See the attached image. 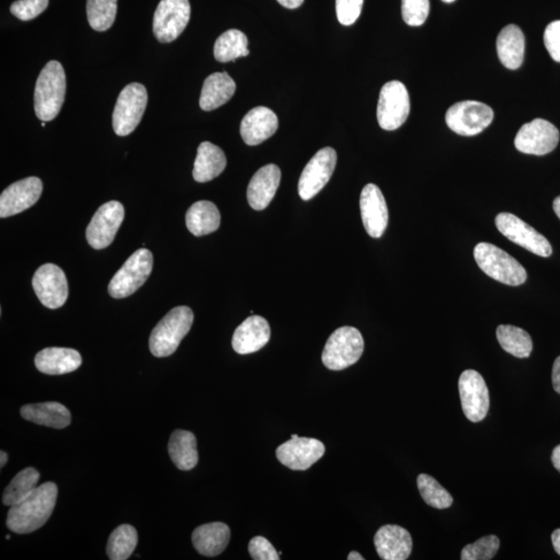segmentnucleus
<instances>
[{
	"label": "nucleus",
	"instance_id": "obj_49",
	"mask_svg": "<svg viewBox=\"0 0 560 560\" xmlns=\"http://www.w3.org/2000/svg\"><path fill=\"white\" fill-rule=\"evenodd\" d=\"M0 460H2V461H0V467H5L7 463V460H9V456H7L6 452L2 450V452H0Z\"/></svg>",
	"mask_w": 560,
	"mask_h": 560
},
{
	"label": "nucleus",
	"instance_id": "obj_3",
	"mask_svg": "<svg viewBox=\"0 0 560 560\" xmlns=\"http://www.w3.org/2000/svg\"><path fill=\"white\" fill-rule=\"evenodd\" d=\"M195 314L187 306H178L159 322L150 336V350L155 357H167L180 346L194 324Z\"/></svg>",
	"mask_w": 560,
	"mask_h": 560
},
{
	"label": "nucleus",
	"instance_id": "obj_50",
	"mask_svg": "<svg viewBox=\"0 0 560 560\" xmlns=\"http://www.w3.org/2000/svg\"><path fill=\"white\" fill-rule=\"evenodd\" d=\"M554 209L558 218L560 219V195L555 199Z\"/></svg>",
	"mask_w": 560,
	"mask_h": 560
},
{
	"label": "nucleus",
	"instance_id": "obj_48",
	"mask_svg": "<svg viewBox=\"0 0 560 560\" xmlns=\"http://www.w3.org/2000/svg\"><path fill=\"white\" fill-rule=\"evenodd\" d=\"M348 560H365V557L362 555H359L356 551H352L348 555Z\"/></svg>",
	"mask_w": 560,
	"mask_h": 560
},
{
	"label": "nucleus",
	"instance_id": "obj_11",
	"mask_svg": "<svg viewBox=\"0 0 560 560\" xmlns=\"http://www.w3.org/2000/svg\"><path fill=\"white\" fill-rule=\"evenodd\" d=\"M495 224L498 231L519 247L543 258H548L552 255V247L546 238L517 217L516 215L511 213L498 214Z\"/></svg>",
	"mask_w": 560,
	"mask_h": 560
},
{
	"label": "nucleus",
	"instance_id": "obj_31",
	"mask_svg": "<svg viewBox=\"0 0 560 560\" xmlns=\"http://www.w3.org/2000/svg\"><path fill=\"white\" fill-rule=\"evenodd\" d=\"M220 212L217 206L208 201H201L190 206L186 213L188 231L202 237L217 232L220 227Z\"/></svg>",
	"mask_w": 560,
	"mask_h": 560
},
{
	"label": "nucleus",
	"instance_id": "obj_52",
	"mask_svg": "<svg viewBox=\"0 0 560 560\" xmlns=\"http://www.w3.org/2000/svg\"><path fill=\"white\" fill-rule=\"evenodd\" d=\"M298 437L299 436L297 434H293V435L291 436V438H298Z\"/></svg>",
	"mask_w": 560,
	"mask_h": 560
},
{
	"label": "nucleus",
	"instance_id": "obj_17",
	"mask_svg": "<svg viewBox=\"0 0 560 560\" xmlns=\"http://www.w3.org/2000/svg\"><path fill=\"white\" fill-rule=\"evenodd\" d=\"M325 454V445L313 438H291L276 449L279 461L295 471H304Z\"/></svg>",
	"mask_w": 560,
	"mask_h": 560
},
{
	"label": "nucleus",
	"instance_id": "obj_6",
	"mask_svg": "<svg viewBox=\"0 0 560 560\" xmlns=\"http://www.w3.org/2000/svg\"><path fill=\"white\" fill-rule=\"evenodd\" d=\"M148 103V91L141 83H130L121 91L112 116L114 132L119 136L132 134L140 125Z\"/></svg>",
	"mask_w": 560,
	"mask_h": 560
},
{
	"label": "nucleus",
	"instance_id": "obj_19",
	"mask_svg": "<svg viewBox=\"0 0 560 560\" xmlns=\"http://www.w3.org/2000/svg\"><path fill=\"white\" fill-rule=\"evenodd\" d=\"M360 211L366 233L375 239L381 238L388 226L389 217L385 195L375 184H367L363 189Z\"/></svg>",
	"mask_w": 560,
	"mask_h": 560
},
{
	"label": "nucleus",
	"instance_id": "obj_7",
	"mask_svg": "<svg viewBox=\"0 0 560 560\" xmlns=\"http://www.w3.org/2000/svg\"><path fill=\"white\" fill-rule=\"evenodd\" d=\"M153 264L154 259L150 250L142 248L135 251L111 280L110 295L122 299L134 294L148 280Z\"/></svg>",
	"mask_w": 560,
	"mask_h": 560
},
{
	"label": "nucleus",
	"instance_id": "obj_45",
	"mask_svg": "<svg viewBox=\"0 0 560 560\" xmlns=\"http://www.w3.org/2000/svg\"><path fill=\"white\" fill-rule=\"evenodd\" d=\"M278 2L282 6L287 7V9L294 10L301 6L304 3V0H278Z\"/></svg>",
	"mask_w": 560,
	"mask_h": 560
},
{
	"label": "nucleus",
	"instance_id": "obj_24",
	"mask_svg": "<svg viewBox=\"0 0 560 560\" xmlns=\"http://www.w3.org/2000/svg\"><path fill=\"white\" fill-rule=\"evenodd\" d=\"M35 364L46 375H65L80 367L81 355L79 351L69 348H46L37 353Z\"/></svg>",
	"mask_w": 560,
	"mask_h": 560
},
{
	"label": "nucleus",
	"instance_id": "obj_12",
	"mask_svg": "<svg viewBox=\"0 0 560 560\" xmlns=\"http://www.w3.org/2000/svg\"><path fill=\"white\" fill-rule=\"evenodd\" d=\"M559 136L558 129L550 122L535 119L520 128L515 147L524 154L544 156L556 149Z\"/></svg>",
	"mask_w": 560,
	"mask_h": 560
},
{
	"label": "nucleus",
	"instance_id": "obj_53",
	"mask_svg": "<svg viewBox=\"0 0 560 560\" xmlns=\"http://www.w3.org/2000/svg\"><path fill=\"white\" fill-rule=\"evenodd\" d=\"M41 126H42V127H45V126H46V122H41Z\"/></svg>",
	"mask_w": 560,
	"mask_h": 560
},
{
	"label": "nucleus",
	"instance_id": "obj_39",
	"mask_svg": "<svg viewBox=\"0 0 560 560\" xmlns=\"http://www.w3.org/2000/svg\"><path fill=\"white\" fill-rule=\"evenodd\" d=\"M429 13V0H402V16L406 25L420 26Z\"/></svg>",
	"mask_w": 560,
	"mask_h": 560
},
{
	"label": "nucleus",
	"instance_id": "obj_8",
	"mask_svg": "<svg viewBox=\"0 0 560 560\" xmlns=\"http://www.w3.org/2000/svg\"><path fill=\"white\" fill-rule=\"evenodd\" d=\"M493 119V110L478 101L458 102L449 107L445 116L451 132L462 136L480 134L491 125Z\"/></svg>",
	"mask_w": 560,
	"mask_h": 560
},
{
	"label": "nucleus",
	"instance_id": "obj_28",
	"mask_svg": "<svg viewBox=\"0 0 560 560\" xmlns=\"http://www.w3.org/2000/svg\"><path fill=\"white\" fill-rule=\"evenodd\" d=\"M236 83L227 72L214 73L204 82L199 106L205 111L217 110L232 99Z\"/></svg>",
	"mask_w": 560,
	"mask_h": 560
},
{
	"label": "nucleus",
	"instance_id": "obj_51",
	"mask_svg": "<svg viewBox=\"0 0 560 560\" xmlns=\"http://www.w3.org/2000/svg\"><path fill=\"white\" fill-rule=\"evenodd\" d=\"M443 3L451 4L454 3L455 0H442Z\"/></svg>",
	"mask_w": 560,
	"mask_h": 560
},
{
	"label": "nucleus",
	"instance_id": "obj_34",
	"mask_svg": "<svg viewBox=\"0 0 560 560\" xmlns=\"http://www.w3.org/2000/svg\"><path fill=\"white\" fill-rule=\"evenodd\" d=\"M39 480L40 473L35 468H26L5 489L3 503L7 506H13L25 501L37 489Z\"/></svg>",
	"mask_w": 560,
	"mask_h": 560
},
{
	"label": "nucleus",
	"instance_id": "obj_35",
	"mask_svg": "<svg viewBox=\"0 0 560 560\" xmlns=\"http://www.w3.org/2000/svg\"><path fill=\"white\" fill-rule=\"evenodd\" d=\"M138 543L136 529L122 524L111 533L107 543V555L111 560H126L132 555Z\"/></svg>",
	"mask_w": 560,
	"mask_h": 560
},
{
	"label": "nucleus",
	"instance_id": "obj_4",
	"mask_svg": "<svg viewBox=\"0 0 560 560\" xmlns=\"http://www.w3.org/2000/svg\"><path fill=\"white\" fill-rule=\"evenodd\" d=\"M474 259L483 272L504 285L518 287L527 280L524 267L493 244L479 243L474 248Z\"/></svg>",
	"mask_w": 560,
	"mask_h": 560
},
{
	"label": "nucleus",
	"instance_id": "obj_26",
	"mask_svg": "<svg viewBox=\"0 0 560 560\" xmlns=\"http://www.w3.org/2000/svg\"><path fill=\"white\" fill-rule=\"evenodd\" d=\"M496 49L502 64L510 70H517L524 60L525 37L523 32L515 25L505 26L498 35Z\"/></svg>",
	"mask_w": 560,
	"mask_h": 560
},
{
	"label": "nucleus",
	"instance_id": "obj_36",
	"mask_svg": "<svg viewBox=\"0 0 560 560\" xmlns=\"http://www.w3.org/2000/svg\"><path fill=\"white\" fill-rule=\"evenodd\" d=\"M117 11L118 0H88V20L97 32H106L113 26Z\"/></svg>",
	"mask_w": 560,
	"mask_h": 560
},
{
	"label": "nucleus",
	"instance_id": "obj_30",
	"mask_svg": "<svg viewBox=\"0 0 560 560\" xmlns=\"http://www.w3.org/2000/svg\"><path fill=\"white\" fill-rule=\"evenodd\" d=\"M168 452L172 461L180 470L189 471L198 463L196 438L189 431L176 429L168 443Z\"/></svg>",
	"mask_w": 560,
	"mask_h": 560
},
{
	"label": "nucleus",
	"instance_id": "obj_43",
	"mask_svg": "<svg viewBox=\"0 0 560 560\" xmlns=\"http://www.w3.org/2000/svg\"><path fill=\"white\" fill-rule=\"evenodd\" d=\"M544 42L550 57L560 63V20L551 22L544 29Z\"/></svg>",
	"mask_w": 560,
	"mask_h": 560
},
{
	"label": "nucleus",
	"instance_id": "obj_32",
	"mask_svg": "<svg viewBox=\"0 0 560 560\" xmlns=\"http://www.w3.org/2000/svg\"><path fill=\"white\" fill-rule=\"evenodd\" d=\"M248 55V37L240 30L229 29L215 42L214 57L220 63H228Z\"/></svg>",
	"mask_w": 560,
	"mask_h": 560
},
{
	"label": "nucleus",
	"instance_id": "obj_25",
	"mask_svg": "<svg viewBox=\"0 0 560 560\" xmlns=\"http://www.w3.org/2000/svg\"><path fill=\"white\" fill-rule=\"evenodd\" d=\"M231 539V529L222 522H213L195 529L193 534L194 546L199 555L217 556L227 547Z\"/></svg>",
	"mask_w": 560,
	"mask_h": 560
},
{
	"label": "nucleus",
	"instance_id": "obj_47",
	"mask_svg": "<svg viewBox=\"0 0 560 560\" xmlns=\"http://www.w3.org/2000/svg\"><path fill=\"white\" fill-rule=\"evenodd\" d=\"M552 544L557 554L560 555V528L556 529L551 535Z\"/></svg>",
	"mask_w": 560,
	"mask_h": 560
},
{
	"label": "nucleus",
	"instance_id": "obj_41",
	"mask_svg": "<svg viewBox=\"0 0 560 560\" xmlns=\"http://www.w3.org/2000/svg\"><path fill=\"white\" fill-rule=\"evenodd\" d=\"M364 0H336V16L343 26H352L362 14Z\"/></svg>",
	"mask_w": 560,
	"mask_h": 560
},
{
	"label": "nucleus",
	"instance_id": "obj_16",
	"mask_svg": "<svg viewBox=\"0 0 560 560\" xmlns=\"http://www.w3.org/2000/svg\"><path fill=\"white\" fill-rule=\"evenodd\" d=\"M33 288L41 303L50 310L61 308L69 296L66 274L55 264H45L36 271Z\"/></svg>",
	"mask_w": 560,
	"mask_h": 560
},
{
	"label": "nucleus",
	"instance_id": "obj_29",
	"mask_svg": "<svg viewBox=\"0 0 560 560\" xmlns=\"http://www.w3.org/2000/svg\"><path fill=\"white\" fill-rule=\"evenodd\" d=\"M227 166L225 152L209 142L199 144L194 168V178L206 183L217 178Z\"/></svg>",
	"mask_w": 560,
	"mask_h": 560
},
{
	"label": "nucleus",
	"instance_id": "obj_22",
	"mask_svg": "<svg viewBox=\"0 0 560 560\" xmlns=\"http://www.w3.org/2000/svg\"><path fill=\"white\" fill-rule=\"evenodd\" d=\"M279 129V118L264 106L251 110L241 122L242 140L248 145H258L275 134Z\"/></svg>",
	"mask_w": 560,
	"mask_h": 560
},
{
	"label": "nucleus",
	"instance_id": "obj_44",
	"mask_svg": "<svg viewBox=\"0 0 560 560\" xmlns=\"http://www.w3.org/2000/svg\"><path fill=\"white\" fill-rule=\"evenodd\" d=\"M552 383L556 393L560 395V356L556 358L552 370Z\"/></svg>",
	"mask_w": 560,
	"mask_h": 560
},
{
	"label": "nucleus",
	"instance_id": "obj_10",
	"mask_svg": "<svg viewBox=\"0 0 560 560\" xmlns=\"http://www.w3.org/2000/svg\"><path fill=\"white\" fill-rule=\"evenodd\" d=\"M189 0H161L154 20L153 32L160 43H171L179 37L190 20Z\"/></svg>",
	"mask_w": 560,
	"mask_h": 560
},
{
	"label": "nucleus",
	"instance_id": "obj_40",
	"mask_svg": "<svg viewBox=\"0 0 560 560\" xmlns=\"http://www.w3.org/2000/svg\"><path fill=\"white\" fill-rule=\"evenodd\" d=\"M49 0H17L11 5V13L22 21L37 18L48 9Z\"/></svg>",
	"mask_w": 560,
	"mask_h": 560
},
{
	"label": "nucleus",
	"instance_id": "obj_46",
	"mask_svg": "<svg viewBox=\"0 0 560 560\" xmlns=\"http://www.w3.org/2000/svg\"><path fill=\"white\" fill-rule=\"evenodd\" d=\"M551 460L555 470L560 472V445H558V447L554 449V452H552Z\"/></svg>",
	"mask_w": 560,
	"mask_h": 560
},
{
	"label": "nucleus",
	"instance_id": "obj_37",
	"mask_svg": "<svg viewBox=\"0 0 560 560\" xmlns=\"http://www.w3.org/2000/svg\"><path fill=\"white\" fill-rule=\"evenodd\" d=\"M419 493L427 504L432 508L444 510L450 508L454 498L431 475L420 474L417 478Z\"/></svg>",
	"mask_w": 560,
	"mask_h": 560
},
{
	"label": "nucleus",
	"instance_id": "obj_1",
	"mask_svg": "<svg viewBox=\"0 0 560 560\" xmlns=\"http://www.w3.org/2000/svg\"><path fill=\"white\" fill-rule=\"evenodd\" d=\"M58 489L55 482L37 487L25 501L11 506L6 526L15 534H32L46 524L55 511Z\"/></svg>",
	"mask_w": 560,
	"mask_h": 560
},
{
	"label": "nucleus",
	"instance_id": "obj_2",
	"mask_svg": "<svg viewBox=\"0 0 560 560\" xmlns=\"http://www.w3.org/2000/svg\"><path fill=\"white\" fill-rule=\"evenodd\" d=\"M67 81L63 66L51 60L37 78L35 90L36 116L42 122L55 120L63 107Z\"/></svg>",
	"mask_w": 560,
	"mask_h": 560
},
{
	"label": "nucleus",
	"instance_id": "obj_9",
	"mask_svg": "<svg viewBox=\"0 0 560 560\" xmlns=\"http://www.w3.org/2000/svg\"><path fill=\"white\" fill-rule=\"evenodd\" d=\"M410 113L408 90L401 81H389L380 91L377 118L379 125L387 132L400 128Z\"/></svg>",
	"mask_w": 560,
	"mask_h": 560
},
{
	"label": "nucleus",
	"instance_id": "obj_18",
	"mask_svg": "<svg viewBox=\"0 0 560 560\" xmlns=\"http://www.w3.org/2000/svg\"><path fill=\"white\" fill-rule=\"evenodd\" d=\"M42 191L43 183L36 176L12 184L0 196V217H14L29 209L39 201Z\"/></svg>",
	"mask_w": 560,
	"mask_h": 560
},
{
	"label": "nucleus",
	"instance_id": "obj_20",
	"mask_svg": "<svg viewBox=\"0 0 560 560\" xmlns=\"http://www.w3.org/2000/svg\"><path fill=\"white\" fill-rule=\"evenodd\" d=\"M271 329L263 317L251 316L235 330L232 346L240 355L251 354L263 349L270 341Z\"/></svg>",
	"mask_w": 560,
	"mask_h": 560
},
{
	"label": "nucleus",
	"instance_id": "obj_5",
	"mask_svg": "<svg viewBox=\"0 0 560 560\" xmlns=\"http://www.w3.org/2000/svg\"><path fill=\"white\" fill-rule=\"evenodd\" d=\"M365 351L362 333L354 327L336 329L330 335L322 354V362L330 371H343L355 365Z\"/></svg>",
	"mask_w": 560,
	"mask_h": 560
},
{
	"label": "nucleus",
	"instance_id": "obj_21",
	"mask_svg": "<svg viewBox=\"0 0 560 560\" xmlns=\"http://www.w3.org/2000/svg\"><path fill=\"white\" fill-rule=\"evenodd\" d=\"M375 547L381 559H408L412 548V536L405 528L388 524L382 526L374 538Z\"/></svg>",
	"mask_w": 560,
	"mask_h": 560
},
{
	"label": "nucleus",
	"instance_id": "obj_15",
	"mask_svg": "<svg viewBox=\"0 0 560 560\" xmlns=\"http://www.w3.org/2000/svg\"><path fill=\"white\" fill-rule=\"evenodd\" d=\"M124 217V206L120 202L111 201L100 206L87 228V239L90 247L95 249L109 248Z\"/></svg>",
	"mask_w": 560,
	"mask_h": 560
},
{
	"label": "nucleus",
	"instance_id": "obj_38",
	"mask_svg": "<svg viewBox=\"0 0 560 560\" xmlns=\"http://www.w3.org/2000/svg\"><path fill=\"white\" fill-rule=\"evenodd\" d=\"M501 547V541L496 535H487L477 542L467 544L462 550V560L492 559Z\"/></svg>",
	"mask_w": 560,
	"mask_h": 560
},
{
	"label": "nucleus",
	"instance_id": "obj_23",
	"mask_svg": "<svg viewBox=\"0 0 560 560\" xmlns=\"http://www.w3.org/2000/svg\"><path fill=\"white\" fill-rule=\"evenodd\" d=\"M281 172L275 164H268L255 174L248 189V203L253 210L262 211L272 202L280 184Z\"/></svg>",
	"mask_w": 560,
	"mask_h": 560
},
{
	"label": "nucleus",
	"instance_id": "obj_14",
	"mask_svg": "<svg viewBox=\"0 0 560 560\" xmlns=\"http://www.w3.org/2000/svg\"><path fill=\"white\" fill-rule=\"evenodd\" d=\"M336 163V152L329 147L320 150L311 159L298 184V193L303 201H310L326 186L335 170Z\"/></svg>",
	"mask_w": 560,
	"mask_h": 560
},
{
	"label": "nucleus",
	"instance_id": "obj_13",
	"mask_svg": "<svg viewBox=\"0 0 560 560\" xmlns=\"http://www.w3.org/2000/svg\"><path fill=\"white\" fill-rule=\"evenodd\" d=\"M459 393L465 417L471 423L486 418L490 408V395L485 379L477 371L467 370L459 379Z\"/></svg>",
	"mask_w": 560,
	"mask_h": 560
},
{
	"label": "nucleus",
	"instance_id": "obj_33",
	"mask_svg": "<svg viewBox=\"0 0 560 560\" xmlns=\"http://www.w3.org/2000/svg\"><path fill=\"white\" fill-rule=\"evenodd\" d=\"M496 336L502 348L517 358H528L533 352V340L525 330L512 325H501Z\"/></svg>",
	"mask_w": 560,
	"mask_h": 560
},
{
	"label": "nucleus",
	"instance_id": "obj_42",
	"mask_svg": "<svg viewBox=\"0 0 560 560\" xmlns=\"http://www.w3.org/2000/svg\"><path fill=\"white\" fill-rule=\"evenodd\" d=\"M249 555L255 560H279L280 554L276 552L273 544L263 538V536H256L248 544Z\"/></svg>",
	"mask_w": 560,
	"mask_h": 560
},
{
	"label": "nucleus",
	"instance_id": "obj_27",
	"mask_svg": "<svg viewBox=\"0 0 560 560\" xmlns=\"http://www.w3.org/2000/svg\"><path fill=\"white\" fill-rule=\"evenodd\" d=\"M21 417L30 423L53 428H65L71 424V413L57 402L23 406Z\"/></svg>",
	"mask_w": 560,
	"mask_h": 560
}]
</instances>
